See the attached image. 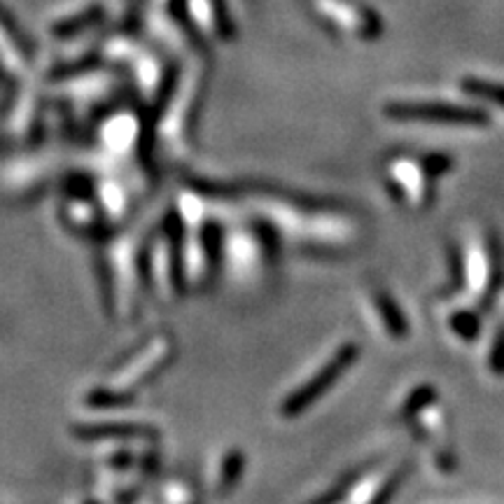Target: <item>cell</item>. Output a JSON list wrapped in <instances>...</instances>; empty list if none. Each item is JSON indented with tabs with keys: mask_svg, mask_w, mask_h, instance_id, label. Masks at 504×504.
<instances>
[{
	"mask_svg": "<svg viewBox=\"0 0 504 504\" xmlns=\"http://www.w3.org/2000/svg\"><path fill=\"white\" fill-rule=\"evenodd\" d=\"M486 367L493 376H504V313L490 331V343L486 351Z\"/></svg>",
	"mask_w": 504,
	"mask_h": 504,
	"instance_id": "4",
	"label": "cell"
},
{
	"mask_svg": "<svg viewBox=\"0 0 504 504\" xmlns=\"http://www.w3.org/2000/svg\"><path fill=\"white\" fill-rule=\"evenodd\" d=\"M395 117L420 122H437V124H465L483 126L489 124V114L477 108H460V105L446 104H404L390 108Z\"/></svg>",
	"mask_w": 504,
	"mask_h": 504,
	"instance_id": "2",
	"label": "cell"
},
{
	"mask_svg": "<svg viewBox=\"0 0 504 504\" xmlns=\"http://www.w3.org/2000/svg\"><path fill=\"white\" fill-rule=\"evenodd\" d=\"M502 282V255L495 236L489 232L481 233L472 245V252L467 257V292L472 294L469 301L486 309Z\"/></svg>",
	"mask_w": 504,
	"mask_h": 504,
	"instance_id": "1",
	"label": "cell"
},
{
	"mask_svg": "<svg viewBox=\"0 0 504 504\" xmlns=\"http://www.w3.org/2000/svg\"><path fill=\"white\" fill-rule=\"evenodd\" d=\"M460 89L472 98H481V101H489L490 105H498L504 108V84L490 80H479V77H467L460 82Z\"/></svg>",
	"mask_w": 504,
	"mask_h": 504,
	"instance_id": "3",
	"label": "cell"
}]
</instances>
